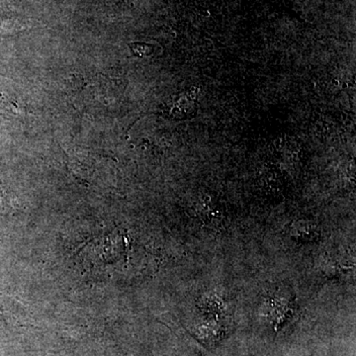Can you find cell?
<instances>
[{"mask_svg":"<svg viewBox=\"0 0 356 356\" xmlns=\"http://www.w3.org/2000/svg\"><path fill=\"white\" fill-rule=\"evenodd\" d=\"M131 46H132V50H135L136 49V51H134L135 53H139L140 55H142V54H145V55H146L147 54V56L153 51V48H152L151 44L138 43L134 44V46L133 44H131Z\"/></svg>","mask_w":356,"mask_h":356,"instance_id":"1","label":"cell"}]
</instances>
